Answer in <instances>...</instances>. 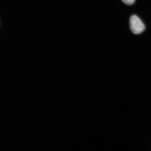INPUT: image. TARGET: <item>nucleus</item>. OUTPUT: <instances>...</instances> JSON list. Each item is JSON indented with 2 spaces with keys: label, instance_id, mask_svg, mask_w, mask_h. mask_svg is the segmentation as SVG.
I'll list each match as a JSON object with an SVG mask.
<instances>
[{
  "label": "nucleus",
  "instance_id": "obj_2",
  "mask_svg": "<svg viewBox=\"0 0 151 151\" xmlns=\"http://www.w3.org/2000/svg\"><path fill=\"white\" fill-rule=\"evenodd\" d=\"M122 1L128 5H132L134 3L135 0H122Z\"/></svg>",
  "mask_w": 151,
  "mask_h": 151
},
{
  "label": "nucleus",
  "instance_id": "obj_1",
  "mask_svg": "<svg viewBox=\"0 0 151 151\" xmlns=\"http://www.w3.org/2000/svg\"><path fill=\"white\" fill-rule=\"evenodd\" d=\"M130 27L132 32L135 35L141 34L145 29L143 22L136 15H133L130 17Z\"/></svg>",
  "mask_w": 151,
  "mask_h": 151
}]
</instances>
